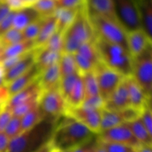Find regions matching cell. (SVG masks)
Listing matches in <instances>:
<instances>
[{"mask_svg": "<svg viewBox=\"0 0 152 152\" xmlns=\"http://www.w3.org/2000/svg\"><path fill=\"white\" fill-rule=\"evenodd\" d=\"M58 118L50 141L54 150L74 149L97 135L81 123L65 114L62 116L60 121Z\"/></svg>", "mask_w": 152, "mask_h": 152, "instance_id": "cell-1", "label": "cell"}, {"mask_svg": "<svg viewBox=\"0 0 152 152\" xmlns=\"http://www.w3.org/2000/svg\"><path fill=\"white\" fill-rule=\"evenodd\" d=\"M57 118L45 117L31 129L10 140L7 152H35L50 142Z\"/></svg>", "mask_w": 152, "mask_h": 152, "instance_id": "cell-2", "label": "cell"}, {"mask_svg": "<svg viewBox=\"0 0 152 152\" xmlns=\"http://www.w3.org/2000/svg\"><path fill=\"white\" fill-rule=\"evenodd\" d=\"M96 39L86 6L78 10L74 22L63 33V53H74L82 45Z\"/></svg>", "mask_w": 152, "mask_h": 152, "instance_id": "cell-3", "label": "cell"}, {"mask_svg": "<svg viewBox=\"0 0 152 152\" xmlns=\"http://www.w3.org/2000/svg\"><path fill=\"white\" fill-rule=\"evenodd\" d=\"M94 44L102 63L124 77L132 75L133 59L127 49L97 37L95 39Z\"/></svg>", "mask_w": 152, "mask_h": 152, "instance_id": "cell-4", "label": "cell"}, {"mask_svg": "<svg viewBox=\"0 0 152 152\" xmlns=\"http://www.w3.org/2000/svg\"><path fill=\"white\" fill-rule=\"evenodd\" d=\"M96 37L119 45L128 50L127 31L117 21L95 14H88Z\"/></svg>", "mask_w": 152, "mask_h": 152, "instance_id": "cell-5", "label": "cell"}, {"mask_svg": "<svg viewBox=\"0 0 152 152\" xmlns=\"http://www.w3.org/2000/svg\"><path fill=\"white\" fill-rule=\"evenodd\" d=\"M133 59L132 75L148 98L152 91V45L148 46L142 53Z\"/></svg>", "mask_w": 152, "mask_h": 152, "instance_id": "cell-6", "label": "cell"}, {"mask_svg": "<svg viewBox=\"0 0 152 152\" xmlns=\"http://www.w3.org/2000/svg\"><path fill=\"white\" fill-rule=\"evenodd\" d=\"M113 2L116 18L127 32L142 28L137 0H113Z\"/></svg>", "mask_w": 152, "mask_h": 152, "instance_id": "cell-7", "label": "cell"}, {"mask_svg": "<svg viewBox=\"0 0 152 152\" xmlns=\"http://www.w3.org/2000/svg\"><path fill=\"white\" fill-rule=\"evenodd\" d=\"M94 72L97 81L99 95L105 102L125 77L117 71L108 68L102 62L96 65Z\"/></svg>", "mask_w": 152, "mask_h": 152, "instance_id": "cell-8", "label": "cell"}, {"mask_svg": "<svg viewBox=\"0 0 152 152\" xmlns=\"http://www.w3.org/2000/svg\"><path fill=\"white\" fill-rule=\"evenodd\" d=\"M39 105L48 117H58L65 115L68 105L59 90V88L42 91Z\"/></svg>", "mask_w": 152, "mask_h": 152, "instance_id": "cell-9", "label": "cell"}, {"mask_svg": "<svg viewBox=\"0 0 152 152\" xmlns=\"http://www.w3.org/2000/svg\"><path fill=\"white\" fill-rule=\"evenodd\" d=\"M97 135L98 139L101 141L123 144L136 150L141 145L134 137L127 123L102 131Z\"/></svg>", "mask_w": 152, "mask_h": 152, "instance_id": "cell-10", "label": "cell"}, {"mask_svg": "<svg viewBox=\"0 0 152 152\" xmlns=\"http://www.w3.org/2000/svg\"><path fill=\"white\" fill-rule=\"evenodd\" d=\"M102 111L89 109L83 106H68L65 115L80 122L94 133L98 134L100 131Z\"/></svg>", "mask_w": 152, "mask_h": 152, "instance_id": "cell-11", "label": "cell"}, {"mask_svg": "<svg viewBox=\"0 0 152 152\" xmlns=\"http://www.w3.org/2000/svg\"><path fill=\"white\" fill-rule=\"evenodd\" d=\"M140 111L132 107H129L120 111H108L103 108L102 111L99 132L132 121L140 117Z\"/></svg>", "mask_w": 152, "mask_h": 152, "instance_id": "cell-12", "label": "cell"}, {"mask_svg": "<svg viewBox=\"0 0 152 152\" xmlns=\"http://www.w3.org/2000/svg\"><path fill=\"white\" fill-rule=\"evenodd\" d=\"M130 107L129 91L126 77L114 91L104 103V109L108 111H120Z\"/></svg>", "mask_w": 152, "mask_h": 152, "instance_id": "cell-13", "label": "cell"}, {"mask_svg": "<svg viewBox=\"0 0 152 152\" xmlns=\"http://www.w3.org/2000/svg\"><path fill=\"white\" fill-rule=\"evenodd\" d=\"M151 45V38L143 29L127 32V46L132 57L138 56Z\"/></svg>", "mask_w": 152, "mask_h": 152, "instance_id": "cell-14", "label": "cell"}, {"mask_svg": "<svg viewBox=\"0 0 152 152\" xmlns=\"http://www.w3.org/2000/svg\"><path fill=\"white\" fill-rule=\"evenodd\" d=\"M36 52H37V48L25 53L13 67L4 72V84L7 85L10 83L16 77H19L22 74L26 72L35 64Z\"/></svg>", "mask_w": 152, "mask_h": 152, "instance_id": "cell-15", "label": "cell"}, {"mask_svg": "<svg viewBox=\"0 0 152 152\" xmlns=\"http://www.w3.org/2000/svg\"><path fill=\"white\" fill-rule=\"evenodd\" d=\"M126 86L129 91L130 107L140 111L151 99L145 95L140 86L136 83L132 76L126 77Z\"/></svg>", "mask_w": 152, "mask_h": 152, "instance_id": "cell-16", "label": "cell"}, {"mask_svg": "<svg viewBox=\"0 0 152 152\" xmlns=\"http://www.w3.org/2000/svg\"><path fill=\"white\" fill-rule=\"evenodd\" d=\"M39 74V71L37 68V65L34 64L26 72L6 85L10 94V97L34 83L38 79Z\"/></svg>", "mask_w": 152, "mask_h": 152, "instance_id": "cell-17", "label": "cell"}, {"mask_svg": "<svg viewBox=\"0 0 152 152\" xmlns=\"http://www.w3.org/2000/svg\"><path fill=\"white\" fill-rule=\"evenodd\" d=\"M86 7L88 14L99 15L117 21L113 0H86Z\"/></svg>", "mask_w": 152, "mask_h": 152, "instance_id": "cell-18", "label": "cell"}, {"mask_svg": "<svg viewBox=\"0 0 152 152\" xmlns=\"http://www.w3.org/2000/svg\"><path fill=\"white\" fill-rule=\"evenodd\" d=\"M60 80L59 62L42 71L38 77V82L42 91L59 88Z\"/></svg>", "mask_w": 152, "mask_h": 152, "instance_id": "cell-19", "label": "cell"}, {"mask_svg": "<svg viewBox=\"0 0 152 152\" xmlns=\"http://www.w3.org/2000/svg\"><path fill=\"white\" fill-rule=\"evenodd\" d=\"M42 93V89L40 88L39 84L38 79L37 80L27 86L26 88H23L16 93V94L13 95L9 98L7 102L4 104V106L7 108L8 109L11 110L12 108H14L19 104L31 99L35 96L40 95Z\"/></svg>", "mask_w": 152, "mask_h": 152, "instance_id": "cell-20", "label": "cell"}, {"mask_svg": "<svg viewBox=\"0 0 152 152\" xmlns=\"http://www.w3.org/2000/svg\"><path fill=\"white\" fill-rule=\"evenodd\" d=\"M41 18L42 17L32 7H24L14 11L12 28L22 31L27 26Z\"/></svg>", "mask_w": 152, "mask_h": 152, "instance_id": "cell-21", "label": "cell"}, {"mask_svg": "<svg viewBox=\"0 0 152 152\" xmlns=\"http://www.w3.org/2000/svg\"><path fill=\"white\" fill-rule=\"evenodd\" d=\"M61 55L62 53L52 51L45 48H37L35 65L41 73L49 67L58 63Z\"/></svg>", "mask_w": 152, "mask_h": 152, "instance_id": "cell-22", "label": "cell"}, {"mask_svg": "<svg viewBox=\"0 0 152 152\" xmlns=\"http://www.w3.org/2000/svg\"><path fill=\"white\" fill-rule=\"evenodd\" d=\"M56 31V19L54 15L44 17L38 37L35 39L36 48H42Z\"/></svg>", "mask_w": 152, "mask_h": 152, "instance_id": "cell-23", "label": "cell"}, {"mask_svg": "<svg viewBox=\"0 0 152 152\" xmlns=\"http://www.w3.org/2000/svg\"><path fill=\"white\" fill-rule=\"evenodd\" d=\"M142 28L152 39V0H137Z\"/></svg>", "mask_w": 152, "mask_h": 152, "instance_id": "cell-24", "label": "cell"}, {"mask_svg": "<svg viewBox=\"0 0 152 152\" xmlns=\"http://www.w3.org/2000/svg\"><path fill=\"white\" fill-rule=\"evenodd\" d=\"M80 9L58 7L53 13L56 19V31L63 34L74 22Z\"/></svg>", "mask_w": 152, "mask_h": 152, "instance_id": "cell-25", "label": "cell"}, {"mask_svg": "<svg viewBox=\"0 0 152 152\" xmlns=\"http://www.w3.org/2000/svg\"><path fill=\"white\" fill-rule=\"evenodd\" d=\"M35 48L36 46L34 41H28V40H24L21 42L4 48L2 53H1L0 62H2L4 59H7V58L14 57V56H19L25 54Z\"/></svg>", "mask_w": 152, "mask_h": 152, "instance_id": "cell-26", "label": "cell"}, {"mask_svg": "<svg viewBox=\"0 0 152 152\" xmlns=\"http://www.w3.org/2000/svg\"><path fill=\"white\" fill-rule=\"evenodd\" d=\"M126 123L140 145H152V135L143 126L140 117Z\"/></svg>", "mask_w": 152, "mask_h": 152, "instance_id": "cell-27", "label": "cell"}, {"mask_svg": "<svg viewBox=\"0 0 152 152\" xmlns=\"http://www.w3.org/2000/svg\"><path fill=\"white\" fill-rule=\"evenodd\" d=\"M85 99V90L83 86L82 75L79 77L77 83L68 96H67L66 103L68 107H79L83 104Z\"/></svg>", "mask_w": 152, "mask_h": 152, "instance_id": "cell-28", "label": "cell"}, {"mask_svg": "<svg viewBox=\"0 0 152 152\" xmlns=\"http://www.w3.org/2000/svg\"><path fill=\"white\" fill-rule=\"evenodd\" d=\"M45 117H47V116L44 114L39 105H38L37 106H36L35 108L28 111L25 115L20 117L22 132L32 128L33 126L37 125L39 122L41 121Z\"/></svg>", "mask_w": 152, "mask_h": 152, "instance_id": "cell-29", "label": "cell"}, {"mask_svg": "<svg viewBox=\"0 0 152 152\" xmlns=\"http://www.w3.org/2000/svg\"><path fill=\"white\" fill-rule=\"evenodd\" d=\"M59 68L61 78L79 73L74 53H62L59 61Z\"/></svg>", "mask_w": 152, "mask_h": 152, "instance_id": "cell-30", "label": "cell"}, {"mask_svg": "<svg viewBox=\"0 0 152 152\" xmlns=\"http://www.w3.org/2000/svg\"><path fill=\"white\" fill-rule=\"evenodd\" d=\"M81 75L85 90V99L92 97V96H99V88H98L97 81H96V76L94 72V70L81 74Z\"/></svg>", "mask_w": 152, "mask_h": 152, "instance_id": "cell-31", "label": "cell"}, {"mask_svg": "<svg viewBox=\"0 0 152 152\" xmlns=\"http://www.w3.org/2000/svg\"><path fill=\"white\" fill-rule=\"evenodd\" d=\"M75 53H79L83 57L88 59L95 65V67L101 62L99 53L94 44V41L88 42L82 45Z\"/></svg>", "mask_w": 152, "mask_h": 152, "instance_id": "cell-32", "label": "cell"}, {"mask_svg": "<svg viewBox=\"0 0 152 152\" xmlns=\"http://www.w3.org/2000/svg\"><path fill=\"white\" fill-rule=\"evenodd\" d=\"M32 7L42 18L53 15L58 8L56 0H37Z\"/></svg>", "mask_w": 152, "mask_h": 152, "instance_id": "cell-33", "label": "cell"}, {"mask_svg": "<svg viewBox=\"0 0 152 152\" xmlns=\"http://www.w3.org/2000/svg\"><path fill=\"white\" fill-rule=\"evenodd\" d=\"M39 96L40 95L34 96V97L19 104L16 106H15L14 108H12L10 111H11L13 116L20 118L22 116L25 115V114H27L28 111H30L33 108H35L36 106H37L39 105Z\"/></svg>", "mask_w": 152, "mask_h": 152, "instance_id": "cell-34", "label": "cell"}, {"mask_svg": "<svg viewBox=\"0 0 152 152\" xmlns=\"http://www.w3.org/2000/svg\"><path fill=\"white\" fill-rule=\"evenodd\" d=\"M24 40L25 39H24L22 31L12 28L0 37V45L3 48H5L16 44V43L21 42Z\"/></svg>", "mask_w": 152, "mask_h": 152, "instance_id": "cell-35", "label": "cell"}, {"mask_svg": "<svg viewBox=\"0 0 152 152\" xmlns=\"http://www.w3.org/2000/svg\"><path fill=\"white\" fill-rule=\"evenodd\" d=\"M80 75L81 74L80 73H76L61 78L59 84V90L65 99H66Z\"/></svg>", "mask_w": 152, "mask_h": 152, "instance_id": "cell-36", "label": "cell"}, {"mask_svg": "<svg viewBox=\"0 0 152 152\" xmlns=\"http://www.w3.org/2000/svg\"><path fill=\"white\" fill-rule=\"evenodd\" d=\"M42 48H45L52 51L62 53L64 49L63 34L56 31Z\"/></svg>", "mask_w": 152, "mask_h": 152, "instance_id": "cell-37", "label": "cell"}, {"mask_svg": "<svg viewBox=\"0 0 152 152\" xmlns=\"http://www.w3.org/2000/svg\"><path fill=\"white\" fill-rule=\"evenodd\" d=\"M4 134L10 140L13 139L18 135L22 133V126H21V120L19 117L13 116L8 124L6 126L4 131Z\"/></svg>", "mask_w": 152, "mask_h": 152, "instance_id": "cell-38", "label": "cell"}, {"mask_svg": "<svg viewBox=\"0 0 152 152\" xmlns=\"http://www.w3.org/2000/svg\"><path fill=\"white\" fill-rule=\"evenodd\" d=\"M42 19L43 18L38 19L37 21L27 26L23 31H22L25 40L35 41L37 37H38L39 33L42 23Z\"/></svg>", "mask_w": 152, "mask_h": 152, "instance_id": "cell-39", "label": "cell"}, {"mask_svg": "<svg viewBox=\"0 0 152 152\" xmlns=\"http://www.w3.org/2000/svg\"><path fill=\"white\" fill-rule=\"evenodd\" d=\"M74 56L77 69H78L79 73L80 74L89 72V71H91L94 69L95 65L88 59L83 57V56L77 53H74Z\"/></svg>", "mask_w": 152, "mask_h": 152, "instance_id": "cell-40", "label": "cell"}, {"mask_svg": "<svg viewBox=\"0 0 152 152\" xmlns=\"http://www.w3.org/2000/svg\"><path fill=\"white\" fill-rule=\"evenodd\" d=\"M140 118L147 131L152 135V112L150 101L140 111Z\"/></svg>", "mask_w": 152, "mask_h": 152, "instance_id": "cell-41", "label": "cell"}, {"mask_svg": "<svg viewBox=\"0 0 152 152\" xmlns=\"http://www.w3.org/2000/svg\"><path fill=\"white\" fill-rule=\"evenodd\" d=\"M99 142L106 152H132L136 150L132 147L128 146V145L116 143V142H103V141H101L99 140Z\"/></svg>", "mask_w": 152, "mask_h": 152, "instance_id": "cell-42", "label": "cell"}, {"mask_svg": "<svg viewBox=\"0 0 152 152\" xmlns=\"http://www.w3.org/2000/svg\"><path fill=\"white\" fill-rule=\"evenodd\" d=\"M104 101L100 96H92V97L86 98L83 101V104L80 106L84 108H89L92 110H99L102 111L104 108Z\"/></svg>", "mask_w": 152, "mask_h": 152, "instance_id": "cell-43", "label": "cell"}, {"mask_svg": "<svg viewBox=\"0 0 152 152\" xmlns=\"http://www.w3.org/2000/svg\"><path fill=\"white\" fill-rule=\"evenodd\" d=\"M58 7L79 9L86 6V0H56Z\"/></svg>", "mask_w": 152, "mask_h": 152, "instance_id": "cell-44", "label": "cell"}, {"mask_svg": "<svg viewBox=\"0 0 152 152\" xmlns=\"http://www.w3.org/2000/svg\"><path fill=\"white\" fill-rule=\"evenodd\" d=\"M13 117L11 111L4 105L0 108V132H4L6 126Z\"/></svg>", "mask_w": 152, "mask_h": 152, "instance_id": "cell-45", "label": "cell"}, {"mask_svg": "<svg viewBox=\"0 0 152 152\" xmlns=\"http://www.w3.org/2000/svg\"><path fill=\"white\" fill-rule=\"evenodd\" d=\"M14 11H10L2 20L0 22V37L5 34L7 31L12 28L13 25V18Z\"/></svg>", "mask_w": 152, "mask_h": 152, "instance_id": "cell-46", "label": "cell"}, {"mask_svg": "<svg viewBox=\"0 0 152 152\" xmlns=\"http://www.w3.org/2000/svg\"><path fill=\"white\" fill-rule=\"evenodd\" d=\"M10 98L8 89L5 84H3L0 86V106L4 105Z\"/></svg>", "mask_w": 152, "mask_h": 152, "instance_id": "cell-47", "label": "cell"}, {"mask_svg": "<svg viewBox=\"0 0 152 152\" xmlns=\"http://www.w3.org/2000/svg\"><path fill=\"white\" fill-rule=\"evenodd\" d=\"M10 140L4 132H0V152H7Z\"/></svg>", "mask_w": 152, "mask_h": 152, "instance_id": "cell-48", "label": "cell"}, {"mask_svg": "<svg viewBox=\"0 0 152 152\" xmlns=\"http://www.w3.org/2000/svg\"><path fill=\"white\" fill-rule=\"evenodd\" d=\"M11 10L9 9V7H7V4L4 2H1L0 3V22L8 14Z\"/></svg>", "mask_w": 152, "mask_h": 152, "instance_id": "cell-49", "label": "cell"}, {"mask_svg": "<svg viewBox=\"0 0 152 152\" xmlns=\"http://www.w3.org/2000/svg\"><path fill=\"white\" fill-rule=\"evenodd\" d=\"M53 150L54 149L53 148L52 145H50V142H48V143L43 145L42 147H41L39 149H38L35 152H53Z\"/></svg>", "mask_w": 152, "mask_h": 152, "instance_id": "cell-50", "label": "cell"}, {"mask_svg": "<svg viewBox=\"0 0 152 152\" xmlns=\"http://www.w3.org/2000/svg\"><path fill=\"white\" fill-rule=\"evenodd\" d=\"M137 152H152L151 145H141L139 148L137 149Z\"/></svg>", "mask_w": 152, "mask_h": 152, "instance_id": "cell-51", "label": "cell"}, {"mask_svg": "<svg viewBox=\"0 0 152 152\" xmlns=\"http://www.w3.org/2000/svg\"><path fill=\"white\" fill-rule=\"evenodd\" d=\"M37 1V0H21V1L22 2L23 5L25 6V7H32Z\"/></svg>", "mask_w": 152, "mask_h": 152, "instance_id": "cell-52", "label": "cell"}, {"mask_svg": "<svg viewBox=\"0 0 152 152\" xmlns=\"http://www.w3.org/2000/svg\"><path fill=\"white\" fill-rule=\"evenodd\" d=\"M92 152H106V151H105V150L104 149L103 147L101 145V144L99 143V140H98L97 143H96V145H95L93 151Z\"/></svg>", "mask_w": 152, "mask_h": 152, "instance_id": "cell-53", "label": "cell"}, {"mask_svg": "<svg viewBox=\"0 0 152 152\" xmlns=\"http://www.w3.org/2000/svg\"><path fill=\"white\" fill-rule=\"evenodd\" d=\"M4 71L3 69L2 66L0 64V86L1 85L4 84Z\"/></svg>", "mask_w": 152, "mask_h": 152, "instance_id": "cell-54", "label": "cell"}, {"mask_svg": "<svg viewBox=\"0 0 152 152\" xmlns=\"http://www.w3.org/2000/svg\"><path fill=\"white\" fill-rule=\"evenodd\" d=\"M53 152H72V149L65 150V151H57V150H53Z\"/></svg>", "mask_w": 152, "mask_h": 152, "instance_id": "cell-55", "label": "cell"}, {"mask_svg": "<svg viewBox=\"0 0 152 152\" xmlns=\"http://www.w3.org/2000/svg\"><path fill=\"white\" fill-rule=\"evenodd\" d=\"M4 0H0V3H1V2H4Z\"/></svg>", "mask_w": 152, "mask_h": 152, "instance_id": "cell-56", "label": "cell"}, {"mask_svg": "<svg viewBox=\"0 0 152 152\" xmlns=\"http://www.w3.org/2000/svg\"><path fill=\"white\" fill-rule=\"evenodd\" d=\"M132 152H137V150H134V151H133Z\"/></svg>", "mask_w": 152, "mask_h": 152, "instance_id": "cell-57", "label": "cell"}, {"mask_svg": "<svg viewBox=\"0 0 152 152\" xmlns=\"http://www.w3.org/2000/svg\"><path fill=\"white\" fill-rule=\"evenodd\" d=\"M1 106H3V105H1V106H0V108H1Z\"/></svg>", "mask_w": 152, "mask_h": 152, "instance_id": "cell-58", "label": "cell"}, {"mask_svg": "<svg viewBox=\"0 0 152 152\" xmlns=\"http://www.w3.org/2000/svg\"><path fill=\"white\" fill-rule=\"evenodd\" d=\"M1 107H2V106H1Z\"/></svg>", "mask_w": 152, "mask_h": 152, "instance_id": "cell-59", "label": "cell"}, {"mask_svg": "<svg viewBox=\"0 0 152 152\" xmlns=\"http://www.w3.org/2000/svg\"><path fill=\"white\" fill-rule=\"evenodd\" d=\"M0 46H1V45H0Z\"/></svg>", "mask_w": 152, "mask_h": 152, "instance_id": "cell-60", "label": "cell"}, {"mask_svg": "<svg viewBox=\"0 0 152 152\" xmlns=\"http://www.w3.org/2000/svg\"></svg>", "mask_w": 152, "mask_h": 152, "instance_id": "cell-61", "label": "cell"}]
</instances>
